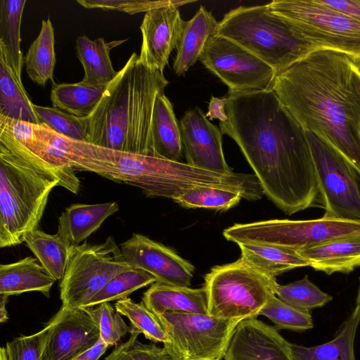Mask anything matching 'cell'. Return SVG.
Listing matches in <instances>:
<instances>
[{
	"label": "cell",
	"mask_w": 360,
	"mask_h": 360,
	"mask_svg": "<svg viewBox=\"0 0 360 360\" xmlns=\"http://www.w3.org/2000/svg\"><path fill=\"white\" fill-rule=\"evenodd\" d=\"M34 109L41 124L70 139L86 141L87 132L83 118L54 107L34 104Z\"/></svg>",
	"instance_id": "39"
},
{
	"label": "cell",
	"mask_w": 360,
	"mask_h": 360,
	"mask_svg": "<svg viewBox=\"0 0 360 360\" xmlns=\"http://www.w3.org/2000/svg\"><path fill=\"white\" fill-rule=\"evenodd\" d=\"M297 252L316 271L349 274L360 266V236L338 238Z\"/></svg>",
	"instance_id": "21"
},
{
	"label": "cell",
	"mask_w": 360,
	"mask_h": 360,
	"mask_svg": "<svg viewBox=\"0 0 360 360\" xmlns=\"http://www.w3.org/2000/svg\"><path fill=\"white\" fill-rule=\"evenodd\" d=\"M142 302L157 316L167 311L208 314L203 286L191 288L155 282L143 293Z\"/></svg>",
	"instance_id": "22"
},
{
	"label": "cell",
	"mask_w": 360,
	"mask_h": 360,
	"mask_svg": "<svg viewBox=\"0 0 360 360\" xmlns=\"http://www.w3.org/2000/svg\"><path fill=\"white\" fill-rule=\"evenodd\" d=\"M242 198L241 193L234 190L203 186L188 190L173 201L186 208L225 211L236 205Z\"/></svg>",
	"instance_id": "35"
},
{
	"label": "cell",
	"mask_w": 360,
	"mask_h": 360,
	"mask_svg": "<svg viewBox=\"0 0 360 360\" xmlns=\"http://www.w3.org/2000/svg\"><path fill=\"white\" fill-rule=\"evenodd\" d=\"M132 269L112 236L102 243L72 248L59 285L62 307H83L115 276Z\"/></svg>",
	"instance_id": "9"
},
{
	"label": "cell",
	"mask_w": 360,
	"mask_h": 360,
	"mask_svg": "<svg viewBox=\"0 0 360 360\" xmlns=\"http://www.w3.org/2000/svg\"><path fill=\"white\" fill-rule=\"evenodd\" d=\"M196 1L195 0H77V2L86 8H101L103 10H115L130 15L148 12L152 9L178 6Z\"/></svg>",
	"instance_id": "42"
},
{
	"label": "cell",
	"mask_w": 360,
	"mask_h": 360,
	"mask_svg": "<svg viewBox=\"0 0 360 360\" xmlns=\"http://www.w3.org/2000/svg\"><path fill=\"white\" fill-rule=\"evenodd\" d=\"M7 296L0 295V322L5 323L8 319L6 304L8 301Z\"/></svg>",
	"instance_id": "47"
},
{
	"label": "cell",
	"mask_w": 360,
	"mask_h": 360,
	"mask_svg": "<svg viewBox=\"0 0 360 360\" xmlns=\"http://www.w3.org/2000/svg\"><path fill=\"white\" fill-rule=\"evenodd\" d=\"M34 127V123L0 115V145L53 174L60 180V186L77 194L80 187L79 179L74 172L60 169L50 161Z\"/></svg>",
	"instance_id": "19"
},
{
	"label": "cell",
	"mask_w": 360,
	"mask_h": 360,
	"mask_svg": "<svg viewBox=\"0 0 360 360\" xmlns=\"http://www.w3.org/2000/svg\"><path fill=\"white\" fill-rule=\"evenodd\" d=\"M0 360H8L6 353V348L2 347L0 349Z\"/></svg>",
	"instance_id": "48"
},
{
	"label": "cell",
	"mask_w": 360,
	"mask_h": 360,
	"mask_svg": "<svg viewBox=\"0 0 360 360\" xmlns=\"http://www.w3.org/2000/svg\"><path fill=\"white\" fill-rule=\"evenodd\" d=\"M217 34L257 56L277 75L316 51L288 21L272 12L268 4L231 10L219 22Z\"/></svg>",
	"instance_id": "6"
},
{
	"label": "cell",
	"mask_w": 360,
	"mask_h": 360,
	"mask_svg": "<svg viewBox=\"0 0 360 360\" xmlns=\"http://www.w3.org/2000/svg\"><path fill=\"white\" fill-rule=\"evenodd\" d=\"M276 278L255 269L242 258L217 265L205 276L202 285L208 314L218 318H257L274 295Z\"/></svg>",
	"instance_id": "7"
},
{
	"label": "cell",
	"mask_w": 360,
	"mask_h": 360,
	"mask_svg": "<svg viewBox=\"0 0 360 360\" xmlns=\"http://www.w3.org/2000/svg\"><path fill=\"white\" fill-rule=\"evenodd\" d=\"M259 315L270 319L277 330L288 329L302 331L313 327V320L309 311L294 307L280 300L276 295L269 300Z\"/></svg>",
	"instance_id": "38"
},
{
	"label": "cell",
	"mask_w": 360,
	"mask_h": 360,
	"mask_svg": "<svg viewBox=\"0 0 360 360\" xmlns=\"http://www.w3.org/2000/svg\"><path fill=\"white\" fill-rule=\"evenodd\" d=\"M126 39L106 42L103 37L91 39L86 35L76 40V53L84 69L82 84L105 86L117 75L110 57V51Z\"/></svg>",
	"instance_id": "25"
},
{
	"label": "cell",
	"mask_w": 360,
	"mask_h": 360,
	"mask_svg": "<svg viewBox=\"0 0 360 360\" xmlns=\"http://www.w3.org/2000/svg\"><path fill=\"white\" fill-rule=\"evenodd\" d=\"M236 243L269 244L300 250L338 238L360 236V221L321 218L311 220L269 219L236 224L224 230Z\"/></svg>",
	"instance_id": "10"
},
{
	"label": "cell",
	"mask_w": 360,
	"mask_h": 360,
	"mask_svg": "<svg viewBox=\"0 0 360 360\" xmlns=\"http://www.w3.org/2000/svg\"><path fill=\"white\" fill-rule=\"evenodd\" d=\"M226 103V98L219 99L212 97V100H210L208 108V112L206 116H210V119H213L214 117L219 120V121H223L226 119V112H225V105Z\"/></svg>",
	"instance_id": "46"
},
{
	"label": "cell",
	"mask_w": 360,
	"mask_h": 360,
	"mask_svg": "<svg viewBox=\"0 0 360 360\" xmlns=\"http://www.w3.org/2000/svg\"><path fill=\"white\" fill-rule=\"evenodd\" d=\"M178 6H168L146 12L140 26L142 44L139 61L163 73L172 51L176 49L185 25Z\"/></svg>",
	"instance_id": "17"
},
{
	"label": "cell",
	"mask_w": 360,
	"mask_h": 360,
	"mask_svg": "<svg viewBox=\"0 0 360 360\" xmlns=\"http://www.w3.org/2000/svg\"><path fill=\"white\" fill-rule=\"evenodd\" d=\"M89 309L98 325L100 338L109 346L117 345L123 337L131 333V327L110 302Z\"/></svg>",
	"instance_id": "40"
},
{
	"label": "cell",
	"mask_w": 360,
	"mask_h": 360,
	"mask_svg": "<svg viewBox=\"0 0 360 360\" xmlns=\"http://www.w3.org/2000/svg\"><path fill=\"white\" fill-rule=\"evenodd\" d=\"M199 60L227 86L228 95L272 89L277 75L257 56L217 34L209 38Z\"/></svg>",
	"instance_id": "13"
},
{
	"label": "cell",
	"mask_w": 360,
	"mask_h": 360,
	"mask_svg": "<svg viewBox=\"0 0 360 360\" xmlns=\"http://www.w3.org/2000/svg\"><path fill=\"white\" fill-rule=\"evenodd\" d=\"M359 323L360 309L356 306L332 340L311 347L290 343L295 360H355L354 345Z\"/></svg>",
	"instance_id": "28"
},
{
	"label": "cell",
	"mask_w": 360,
	"mask_h": 360,
	"mask_svg": "<svg viewBox=\"0 0 360 360\" xmlns=\"http://www.w3.org/2000/svg\"><path fill=\"white\" fill-rule=\"evenodd\" d=\"M26 0L0 1V50L22 80L24 57L20 49V26Z\"/></svg>",
	"instance_id": "30"
},
{
	"label": "cell",
	"mask_w": 360,
	"mask_h": 360,
	"mask_svg": "<svg viewBox=\"0 0 360 360\" xmlns=\"http://www.w3.org/2000/svg\"><path fill=\"white\" fill-rule=\"evenodd\" d=\"M157 316L168 337L164 348L171 360H221L236 327L245 319L179 311Z\"/></svg>",
	"instance_id": "11"
},
{
	"label": "cell",
	"mask_w": 360,
	"mask_h": 360,
	"mask_svg": "<svg viewBox=\"0 0 360 360\" xmlns=\"http://www.w3.org/2000/svg\"><path fill=\"white\" fill-rule=\"evenodd\" d=\"M268 5L316 50L340 52L360 64L359 21L316 0H274Z\"/></svg>",
	"instance_id": "8"
},
{
	"label": "cell",
	"mask_w": 360,
	"mask_h": 360,
	"mask_svg": "<svg viewBox=\"0 0 360 360\" xmlns=\"http://www.w3.org/2000/svg\"><path fill=\"white\" fill-rule=\"evenodd\" d=\"M37 259L27 256L0 265V295L7 297L27 292H39L49 297L56 280Z\"/></svg>",
	"instance_id": "24"
},
{
	"label": "cell",
	"mask_w": 360,
	"mask_h": 360,
	"mask_svg": "<svg viewBox=\"0 0 360 360\" xmlns=\"http://www.w3.org/2000/svg\"><path fill=\"white\" fill-rule=\"evenodd\" d=\"M49 333L41 360H75L100 338V330L89 308L63 307L48 322Z\"/></svg>",
	"instance_id": "14"
},
{
	"label": "cell",
	"mask_w": 360,
	"mask_h": 360,
	"mask_svg": "<svg viewBox=\"0 0 360 360\" xmlns=\"http://www.w3.org/2000/svg\"><path fill=\"white\" fill-rule=\"evenodd\" d=\"M67 162L74 170L94 172L138 187L149 198L174 200L195 188H224L228 183L226 174L199 169L186 162L115 150L76 140Z\"/></svg>",
	"instance_id": "4"
},
{
	"label": "cell",
	"mask_w": 360,
	"mask_h": 360,
	"mask_svg": "<svg viewBox=\"0 0 360 360\" xmlns=\"http://www.w3.org/2000/svg\"><path fill=\"white\" fill-rule=\"evenodd\" d=\"M245 262L272 277L290 270L308 266L307 261L295 250L269 244L238 243Z\"/></svg>",
	"instance_id": "27"
},
{
	"label": "cell",
	"mask_w": 360,
	"mask_h": 360,
	"mask_svg": "<svg viewBox=\"0 0 360 360\" xmlns=\"http://www.w3.org/2000/svg\"><path fill=\"white\" fill-rule=\"evenodd\" d=\"M105 86L77 83L53 85L51 91L53 107L80 118L88 117L100 101Z\"/></svg>",
	"instance_id": "33"
},
{
	"label": "cell",
	"mask_w": 360,
	"mask_h": 360,
	"mask_svg": "<svg viewBox=\"0 0 360 360\" xmlns=\"http://www.w3.org/2000/svg\"><path fill=\"white\" fill-rule=\"evenodd\" d=\"M219 22L212 12L201 6L193 17L185 22L174 58L173 69L184 75L200 59L209 38L217 34Z\"/></svg>",
	"instance_id": "23"
},
{
	"label": "cell",
	"mask_w": 360,
	"mask_h": 360,
	"mask_svg": "<svg viewBox=\"0 0 360 360\" xmlns=\"http://www.w3.org/2000/svg\"><path fill=\"white\" fill-rule=\"evenodd\" d=\"M60 180L0 145V247L21 244L37 229Z\"/></svg>",
	"instance_id": "5"
},
{
	"label": "cell",
	"mask_w": 360,
	"mask_h": 360,
	"mask_svg": "<svg viewBox=\"0 0 360 360\" xmlns=\"http://www.w3.org/2000/svg\"><path fill=\"white\" fill-rule=\"evenodd\" d=\"M115 308L129 319L132 328L143 333L146 339L163 344L168 342L167 335L158 317L143 302H136L127 297L117 301Z\"/></svg>",
	"instance_id": "36"
},
{
	"label": "cell",
	"mask_w": 360,
	"mask_h": 360,
	"mask_svg": "<svg viewBox=\"0 0 360 360\" xmlns=\"http://www.w3.org/2000/svg\"><path fill=\"white\" fill-rule=\"evenodd\" d=\"M126 262L152 275L156 282L189 287L194 266L172 249L141 233H134L120 245Z\"/></svg>",
	"instance_id": "15"
},
{
	"label": "cell",
	"mask_w": 360,
	"mask_h": 360,
	"mask_svg": "<svg viewBox=\"0 0 360 360\" xmlns=\"http://www.w3.org/2000/svg\"><path fill=\"white\" fill-rule=\"evenodd\" d=\"M155 282L152 275L133 268L115 276L82 308H91L104 302L124 300L133 292Z\"/></svg>",
	"instance_id": "34"
},
{
	"label": "cell",
	"mask_w": 360,
	"mask_h": 360,
	"mask_svg": "<svg viewBox=\"0 0 360 360\" xmlns=\"http://www.w3.org/2000/svg\"><path fill=\"white\" fill-rule=\"evenodd\" d=\"M0 115L15 120L41 124L20 80L0 50Z\"/></svg>",
	"instance_id": "29"
},
{
	"label": "cell",
	"mask_w": 360,
	"mask_h": 360,
	"mask_svg": "<svg viewBox=\"0 0 360 360\" xmlns=\"http://www.w3.org/2000/svg\"><path fill=\"white\" fill-rule=\"evenodd\" d=\"M54 30L50 18L43 20L37 37L30 44L24 56L26 72L30 79L45 86L52 79L56 58Z\"/></svg>",
	"instance_id": "32"
},
{
	"label": "cell",
	"mask_w": 360,
	"mask_h": 360,
	"mask_svg": "<svg viewBox=\"0 0 360 360\" xmlns=\"http://www.w3.org/2000/svg\"><path fill=\"white\" fill-rule=\"evenodd\" d=\"M141 333L131 328L130 338L117 346L105 360H171L165 349L155 344H145L138 340Z\"/></svg>",
	"instance_id": "41"
},
{
	"label": "cell",
	"mask_w": 360,
	"mask_h": 360,
	"mask_svg": "<svg viewBox=\"0 0 360 360\" xmlns=\"http://www.w3.org/2000/svg\"><path fill=\"white\" fill-rule=\"evenodd\" d=\"M49 333L46 325L41 330L29 335L17 337L5 347L8 360H41Z\"/></svg>",
	"instance_id": "43"
},
{
	"label": "cell",
	"mask_w": 360,
	"mask_h": 360,
	"mask_svg": "<svg viewBox=\"0 0 360 360\" xmlns=\"http://www.w3.org/2000/svg\"><path fill=\"white\" fill-rule=\"evenodd\" d=\"M181 143L186 163L221 174L233 172L226 162L223 134L198 107L187 110L179 121Z\"/></svg>",
	"instance_id": "16"
},
{
	"label": "cell",
	"mask_w": 360,
	"mask_h": 360,
	"mask_svg": "<svg viewBox=\"0 0 360 360\" xmlns=\"http://www.w3.org/2000/svg\"><path fill=\"white\" fill-rule=\"evenodd\" d=\"M276 295L284 302L297 309L310 311L324 306L333 297L323 292L305 276L301 280L278 285Z\"/></svg>",
	"instance_id": "37"
},
{
	"label": "cell",
	"mask_w": 360,
	"mask_h": 360,
	"mask_svg": "<svg viewBox=\"0 0 360 360\" xmlns=\"http://www.w3.org/2000/svg\"><path fill=\"white\" fill-rule=\"evenodd\" d=\"M168 84L163 73L143 65L139 55L133 53L106 86L93 112L83 118L87 132L85 142L156 155L152 137L153 108L158 94Z\"/></svg>",
	"instance_id": "3"
},
{
	"label": "cell",
	"mask_w": 360,
	"mask_h": 360,
	"mask_svg": "<svg viewBox=\"0 0 360 360\" xmlns=\"http://www.w3.org/2000/svg\"><path fill=\"white\" fill-rule=\"evenodd\" d=\"M223 134L239 146L264 193L290 215L320 194L306 131L273 89L228 95Z\"/></svg>",
	"instance_id": "1"
},
{
	"label": "cell",
	"mask_w": 360,
	"mask_h": 360,
	"mask_svg": "<svg viewBox=\"0 0 360 360\" xmlns=\"http://www.w3.org/2000/svg\"><path fill=\"white\" fill-rule=\"evenodd\" d=\"M152 137L157 156L180 162L183 148L179 123L176 118L173 105L164 91L158 94L155 101Z\"/></svg>",
	"instance_id": "26"
},
{
	"label": "cell",
	"mask_w": 360,
	"mask_h": 360,
	"mask_svg": "<svg viewBox=\"0 0 360 360\" xmlns=\"http://www.w3.org/2000/svg\"><path fill=\"white\" fill-rule=\"evenodd\" d=\"M119 210L117 202L98 204H73L58 218V231L72 248L84 241L103 221Z\"/></svg>",
	"instance_id": "20"
},
{
	"label": "cell",
	"mask_w": 360,
	"mask_h": 360,
	"mask_svg": "<svg viewBox=\"0 0 360 360\" xmlns=\"http://www.w3.org/2000/svg\"><path fill=\"white\" fill-rule=\"evenodd\" d=\"M224 360H295L290 343L277 330L257 318L242 320L236 327Z\"/></svg>",
	"instance_id": "18"
},
{
	"label": "cell",
	"mask_w": 360,
	"mask_h": 360,
	"mask_svg": "<svg viewBox=\"0 0 360 360\" xmlns=\"http://www.w3.org/2000/svg\"><path fill=\"white\" fill-rule=\"evenodd\" d=\"M306 134L325 210L323 217L360 221L359 174L327 141L314 134Z\"/></svg>",
	"instance_id": "12"
},
{
	"label": "cell",
	"mask_w": 360,
	"mask_h": 360,
	"mask_svg": "<svg viewBox=\"0 0 360 360\" xmlns=\"http://www.w3.org/2000/svg\"><path fill=\"white\" fill-rule=\"evenodd\" d=\"M272 89L305 131L327 141L360 175V64L316 50L276 75Z\"/></svg>",
	"instance_id": "2"
},
{
	"label": "cell",
	"mask_w": 360,
	"mask_h": 360,
	"mask_svg": "<svg viewBox=\"0 0 360 360\" xmlns=\"http://www.w3.org/2000/svg\"><path fill=\"white\" fill-rule=\"evenodd\" d=\"M24 243L56 281L62 279L72 248L58 233L49 234L37 229L25 236Z\"/></svg>",
	"instance_id": "31"
},
{
	"label": "cell",
	"mask_w": 360,
	"mask_h": 360,
	"mask_svg": "<svg viewBox=\"0 0 360 360\" xmlns=\"http://www.w3.org/2000/svg\"><path fill=\"white\" fill-rule=\"evenodd\" d=\"M317 3L360 22V0H316Z\"/></svg>",
	"instance_id": "44"
},
{
	"label": "cell",
	"mask_w": 360,
	"mask_h": 360,
	"mask_svg": "<svg viewBox=\"0 0 360 360\" xmlns=\"http://www.w3.org/2000/svg\"><path fill=\"white\" fill-rule=\"evenodd\" d=\"M356 306H358L360 309V279H359V287L357 297H356Z\"/></svg>",
	"instance_id": "49"
},
{
	"label": "cell",
	"mask_w": 360,
	"mask_h": 360,
	"mask_svg": "<svg viewBox=\"0 0 360 360\" xmlns=\"http://www.w3.org/2000/svg\"><path fill=\"white\" fill-rule=\"evenodd\" d=\"M109 347L101 338L89 349L77 357L75 360H98Z\"/></svg>",
	"instance_id": "45"
}]
</instances>
